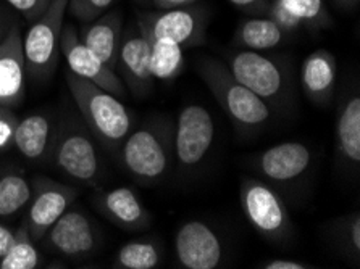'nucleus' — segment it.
I'll use <instances>...</instances> for the list:
<instances>
[{
  "instance_id": "obj_1",
  "label": "nucleus",
  "mask_w": 360,
  "mask_h": 269,
  "mask_svg": "<svg viewBox=\"0 0 360 269\" xmlns=\"http://www.w3.org/2000/svg\"><path fill=\"white\" fill-rule=\"evenodd\" d=\"M122 162L139 184L162 183L176 163L174 124L165 118H155L129 133L122 144Z\"/></svg>"
},
{
  "instance_id": "obj_2",
  "label": "nucleus",
  "mask_w": 360,
  "mask_h": 269,
  "mask_svg": "<svg viewBox=\"0 0 360 269\" xmlns=\"http://www.w3.org/2000/svg\"><path fill=\"white\" fill-rule=\"evenodd\" d=\"M65 79L91 133L103 144L110 147L122 145L131 133L133 122L118 97L103 91L94 82L79 78L72 71H68Z\"/></svg>"
},
{
  "instance_id": "obj_3",
  "label": "nucleus",
  "mask_w": 360,
  "mask_h": 269,
  "mask_svg": "<svg viewBox=\"0 0 360 269\" xmlns=\"http://www.w3.org/2000/svg\"><path fill=\"white\" fill-rule=\"evenodd\" d=\"M198 71L220 107L239 128H260L269 122L271 114L269 103L243 86L226 65L215 58H204Z\"/></svg>"
},
{
  "instance_id": "obj_4",
  "label": "nucleus",
  "mask_w": 360,
  "mask_h": 269,
  "mask_svg": "<svg viewBox=\"0 0 360 269\" xmlns=\"http://www.w3.org/2000/svg\"><path fill=\"white\" fill-rule=\"evenodd\" d=\"M68 0H52L46 12L23 36L26 73L34 79L49 78L57 68L60 57V36L65 25Z\"/></svg>"
},
{
  "instance_id": "obj_5",
  "label": "nucleus",
  "mask_w": 360,
  "mask_h": 269,
  "mask_svg": "<svg viewBox=\"0 0 360 269\" xmlns=\"http://www.w3.org/2000/svg\"><path fill=\"white\" fill-rule=\"evenodd\" d=\"M241 206L250 226L269 240H280L291 230V218L285 202L259 179L243 181Z\"/></svg>"
},
{
  "instance_id": "obj_6",
  "label": "nucleus",
  "mask_w": 360,
  "mask_h": 269,
  "mask_svg": "<svg viewBox=\"0 0 360 269\" xmlns=\"http://www.w3.org/2000/svg\"><path fill=\"white\" fill-rule=\"evenodd\" d=\"M53 163L63 174L92 185L101 178V158L91 134L79 126L60 129L52 145Z\"/></svg>"
},
{
  "instance_id": "obj_7",
  "label": "nucleus",
  "mask_w": 360,
  "mask_h": 269,
  "mask_svg": "<svg viewBox=\"0 0 360 269\" xmlns=\"http://www.w3.org/2000/svg\"><path fill=\"white\" fill-rule=\"evenodd\" d=\"M205 12L200 7H181L139 15L138 23L154 39H168L179 47L200 46L205 41Z\"/></svg>"
},
{
  "instance_id": "obj_8",
  "label": "nucleus",
  "mask_w": 360,
  "mask_h": 269,
  "mask_svg": "<svg viewBox=\"0 0 360 269\" xmlns=\"http://www.w3.org/2000/svg\"><path fill=\"white\" fill-rule=\"evenodd\" d=\"M215 124L210 112L200 105L184 107L174 124V157L184 169H193L210 152Z\"/></svg>"
},
{
  "instance_id": "obj_9",
  "label": "nucleus",
  "mask_w": 360,
  "mask_h": 269,
  "mask_svg": "<svg viewBox=\"0 0 360 269\" xmlns=\"http://www.w3.org/2000/svg\"><path fill=\"white\" fill-rule=\"evenodd\" d=\"M228 70L243 86L262 100H280L288 89L285 71L271 58L259 52L241 51L228 57Z\"/></svg>"
},
{
  "instance_id": "obj_10",
  "label": "nucleus",
  "mask_w": 360,
  "mask_h": 269,
  "mask_svg": "<svg viewBox=\"0 0 360 269\" xmlns=\"http://www.w3.org/2000/svg\"><path fill=\"white\" fill-rule=\"evenodd\" d=\"M31 188L32 192L25 226L32 240L39 242L52 224L72 206L78 192L70 185L47 178H36Z\"/></svg>"
},
{
  "instance_id": "obj_11",
  "label": "nucleus",
  "mask_w": 360,
  "mask_h": 269,
  "mask_svg": "<svg viewBox=\"0 0 360 269\" xmlns=\"http://www.w3.org/2000/svg\"><path fill=\"white\" fill-rule=\"evenodd\" d=\"M60 53L67 60L68 68L79 78L94 82L103 91L117 97H124L127 87L115 70L108 68L94 52H91L79 39L78 31L72 25H63L60 36Z\"/></svg>"
},
{
  "instance_id": "obj_12",
  "label": "nucleus",
  "mask_w": 360,
  "mask_h": 269,
  "mask_svg": "<svg viewBox=\"0 0 360 269\" xmlns=\"http://www.w3.org/2000/svg\"><path fill=\"white\" fill-rule=\"evenodd\" d=\"M150 39L138 23L122 34L117 67L124 84L136 97H146L154 86L150 73Z\"/></svg>"
},
{
  "instance_id": "obj_13",
  "label": "nucleus",
  "mask_w": 360,
  "mask_h": 269,
  "mask_svg": "<svg viewBox=\"0 0 360 269\" xmlns=\"http://www.w3.org/2000/svg\"><path fill=\"white\" fill-rule=\"evenodd\" d=\"M178 263L186 269H215L223 256L217 232L202 221L184 223L174 239Z\"/></svg>"
},
{
  "instance_id": "obj_14",
  "label": "nucleus",
  "mask_w": 360,
  "mask_h": 269,
  "mask_svg": "<svg viewBox=\"0 0 360 269\" xmlns=\"http://www.w3.org/2000/svg\"><path fill=\"white\" fill-rule=\"evenodd\" d=\"M26 89V62L23 34L12 25L0 41V105L16 107L23 102Z\"/></svg>"
},
{
  "instance_id": "obj_15",
  "label": "nucleus",
  "mask_w": 360,
  "mask_h": 269,
  "mask_svg": "<svg viewBox=\"0 0 360 269\" xmlns=\"http://www.w3.org/2000/svg\"><path fill=\"white\" fill-rule=\"evenodd\" d=\"M49 249L67 258L89 255L97 245L94 224L83 211L67 210L44 235Z\"/></svg>"
},
{
  "instance_id": "obj_16",
  "label": "nucleus",
  "mask_w": 360,
  "mask_h": 269,
  "mask_svg": "<svg viewBox=\"0 0 360 269\" xmlns=\"http://www.w3.org/2000/svg\"><path fill=\"white\" fill-rule=\"evenodd\" d=\"M312 153L301 142H283L270 147L259 158V169L271 183L285 184L305 173Z\"/></svg>"
},
{
  "instance_id": "obj_17",
  "label": "nucleus",
  "mask_w": 360,
  "mask_h": 269,
  "mask_svg": "<svg viewBox=\"0 0 360 269\" xmlns=\"http://www.w3.org/2000/svg\"><path fill=\"white\" fill-rule=\"evenodd\" d=\"M97 206L113 224L124 230H143L150 224V213L129 188L101 192Z\"/></svg>"
},
{
  "instance_id": "obj_18",
  "label": "nucleus",
  "mask_w": 360,
  "mask_h": 269,
  "mask_svg": "<svg viewBox=\"0 0 360 269\" xmlns=\"http://www.w3.org/2000/svg\"><path fill=\"white\" fill-rule=\"evenodd\" d=\"M81 42L94 52L108 68L117 70L118 48L122 41V16L117 12H105L99 18L86 23L78 32Z\"/></svg>"
},
{
  "instance_id": "obj_19",
  "label": "nucleus",
  "mask_w": 360,
  "mask_h": 269,
  "mask_svg": "<svg viewBox=\"0 0 360 269\" xmlns=\"http://www.w3.org/2000/svg\"><path fill=\"white\" fill-rule=\"evenodd\" d=\"M336 78L338 63L328 51H317L305 58L301 71V82L304 92L312 102H328L335 91Z\"/></svg>"
},
{
  "instance_id": "obj_20",
  "label": "nucleus",
  "mask_w": 360,
  "mask_h": 269,
  "mask_svg": "<svg viewBox=\"0 0 360 269\" xmlns=\"http://www.w3.org/2000/svg\"><path fill=\"white\" fill-rule=\"evenodd\" d=\"M13 145L28 160H42L51 147V122L46 114L34 113L20 119Z\"/></svg>"
},
{
  "instance_id": "obj_21",
  "label": "nucleus",
  "mask_w": 360,
  "mask_h": 269,
  "mask_svg": "<svg viewBox=\"0 0 360 269\" xmlns=\"http://www.w3.org/2000/svg\"><path fill=\"white\" fill-rule=\"evenodd\" d=\"M285 32L274 20L266 16H257V18L244 20L236 31V42L244 51L262 52L270 51L280 46L285 39Z\"/></svg>"
},
{
  "instance_id": "obj_22",
  "label": "nucleus",
  "mask_w": 360,
  "mask_h": 269,
  "mask_svg": "<svg viewBox=\"0 0 360 269\" xmlns=\"http://www.w3.org/2000/svg\"><path fill=\"white\" fill-rule=\"evenodd\" d=\"M338 150L346 160L360 162V98L349 97L336 119Z\"/></svg>"
},
{
  "instance_id": "obj_23",
  "label": "nucleus",
  "mask_w": 360,
  "mask_h": 269,
  "mask_svg": "<svg viewBox=\"0 0 360 269\" xmlns=\"http://www.w3.org/2000/svg\"><path fill=\"white\" fill-rule=\"evenodd\" d=\"M150 39V73L154 79L172 81L184 68V48L168 39Z\"/></svg>"
},
{
  "instance_id": "obj_24",
  "label": "nucleus",
  "mask_w": 360,
  "mask_h": 269,
  "mask_svg": "<svg viewBox=\"0 0 360 269\" xmlns=\"http://www.w3.org/2000/svg\"><path fill=\"white\" fill-rule=\"evenodd\" d=\"M32 188L30 181L18 173L0 176V218L16 215L28 205Z\"/></svg>"
},
{
  "instance_id": "obj_25",
  "label": "nucleus",
  "mask_w": 360,
  "mask_h": 269,
  "mask_svg": "<svg viewBox=\"0 0 360 269\" xmlns=\"http://www.w3.org/2000/svg\"><path fill=\"white\" fill-rule=\"evenodd\" d=\"M162 254L154 242L136 240L123 245L113 258V268L118 269H154L160 265Z\"/></svg>"
},
{
  "instance_id": "obj_26",
  "label": "nucleus",
  "mask_w": 360,
  "mask_h": 269,
  "mask_svg": "<svg viewBox=\"0 0 360 269\" xmlns=\"http://www.w3.org/2000/svg\"><path fill=\"white\" fill-rule=\"evenodd\" d=\"M37 265H39V251L23 224L15 232L13 242L7 254L0 258V269H36Z\"/></svg>"
},
{
  "instance_id": "obj_27",
  "label": "nucleus",
  "mask_w": 360,
  "mask_h": 269,
  "mask_svg": "<svg viewBox=\"0 0 360 269\" xmlns=\"http://www.w3.org/2000/svg\"><path fill=\"white\" fill-rule=\"evenodd\" d=\"M310 29H323L331 25L325 0H278Z\"/></svg>"
},
{
  "instance_id": "obj_28",
  "label": "nucleus",
  "mask_w": 360,
  "mask_h": 269,
  "mask_svg": "<svg viewBox=\"0 0 360 269\" xmlns=\"http://www.w3.org/2000/svg\"><path fill=\"white\" fill-rule=\"evenodd\" d=\"M115 0H68L67 10L75 20L91 23L112 7Z\"/></svg>"
},
{
  "instance_id": "obj_29",
  "label": "nucleus",
  "mask_w": 360,
  "mask_h": 269,
  "mask_svg": "<svg viewBox=\"0 0 360 269\" xmlns=\"http://www.w3.org/2000/svg\"><path fill=\"white\" fill-rule=\"evenodd\" d=\"M265 16L266 18L274 20L275 23L280 26L285 32L296 31L297 27L304 26L302 21L299 20L296 15L289 12L285 5H283L281 2H278V0H270V7H269V10H266Z\"/></svg>"
},
{
  "instance_id": "obj_30",
  "label": "nucleus",
  "mask_w": 360,
  "mask_h": 269,
  "mask_svg": "<svg viewBox=\"0 0 360 269\" xmlns=\"http://www.w3.org/2000/svg\"><path fill=\"white\" fill-rule=\"evenodd\" d=\"M18 123L20 119L15 112L8 107L0 105V152L8 150L13 145V137Z\"/></svg>"
},
{
  "instance_id": "obj_31",
  "label": "nucleus",
  "mask_w": 360,
  "mask_h": 269,
  "mask_svg": "<svg viewBox=\"0 0 360 269\" xmlns=\"http://www.w3.org/2000/svg\"><path fill=\"white\" fill-rule=\"evenodd\" d=\"M5 2L23 15L28 21H36L46 12L52 0H5Z\"/></svg>"
},
{
  "instance_id": "obj_32",
  "label": "nucleus",
  "mask_w": 360,
  "mask_h": 269,
  "mask_svg": "<svg viewBox=\"0 0 360 269\" xmlns=\"http://www.w3.org/2000/svg\"><path fill=\"white\" fill-rule=\"evenodd\" d=\"M228 2L243 12L260 16H265L266 10L270 7V0H228Z\"/></svg>"
},
{
  "instance_id": "obj_33",
  "label": "nucleus",
  "mask_w": 360,
  "mask_h": 269,
  "mask_svg": "<svg viewBox=\"0 0 360 269\" xmlns=\"http://www.w3.org/2000/svg\"><path fill=\"white\" fill-rule=\"evenodd\" d=\"M347 239H349V244H351V247H352L354 254L359 255V251H360V216L357 215V213L352 216V221L349 223Z\"/></svg>"
},
{
  "instance_id": "obj_34",
  "label": "nucleus",
  "mask_w": 360,
  "mask_h": 269,
  "mask_svg": "<svg viewBox=\"0 0 360 269\" xmlns=\"http://www.w3.org/2000/svg\"><path fill=\"white\" fill-rule=\"evenodd\" d=\"M262 269H309L312 268L307 263L296 260H270L260 265Z\"/></svg>"
},
{
  "instance_id": "obj_35",
  "label": "nucleus",
  "mask_w": 360,
  "mask_h": 269,
  "mask_svg": "<svg viewBox=\"0 0 360 269\" xmlns=\"http://www.w3.org/2000/svg\"><path fill=\"white\" fill-rule=\"evenodd\" d=\"M198 2V0H152V4L155 5L159 10H173V8H181L189 7Z\"/></svg>"
},
{
  "instance_id": "obj_36",
  "label": "nucleus",
  "mask_w": 360,
  "mask_h": 269,
  "mask_svg": "<svg viewBox=\"0 0 360 269\" xmlns=\"http://www.w3.org/2000/svg\"><path fill=\"white\" fill-rule=\"evenodd\" d=\"M13 237H15L13 230H10L7 226H4V224H0V258L7 254V250L13 242Z\"/></svg>"
},
{
  "instance_id": "obj_37",
  "label": "nucleus",
  "mask_w": 360,
  "mask_h": 269,
  "mask_svg": "<svg viewBox=\"0 0 360 269\" xmlns=\"http://www.w3.org/2000/svg\"><path fill=\"white\" fill-rule=\"evenodd\" d=\"M335 2L342 8H354L359 4V0H335Z\"/></svg>"
},
{
  "instance_id": "obj_38",
  "label": "nucleus",
  "mask_w": 360,
  "mask_h": 269,
  "mask_svg": "<svg viewBox=\"0 0 360 269\" xmlns=\"http://www.w3.org/2000/svg\"><path fill=\"white\" fill-rule=\"evenodd\" d=\"M10 26H12V25H10ZM10 26L5 27V16L0 13V41H2V37L7 34V31L10 29Z\"/></svg>"
},
{
  "instance_id": "obj_39",
  "label": "nucleus",
  "mask_w": 360,
  "mask_h": 269,
  "mask_svg": "<svg viewBox=\"0 0 360 269\" xmlns=\"http://www.w3.org/2000/svg\"><path fill=\"white\" fill-rule=\"evenodd\" d=\"M139 2H144V0H139Z\"/></svg>"
}]
</instances>
